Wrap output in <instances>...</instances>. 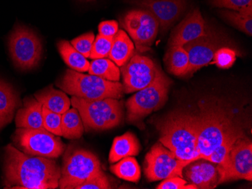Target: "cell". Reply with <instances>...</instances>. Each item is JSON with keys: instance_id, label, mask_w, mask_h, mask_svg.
<instances>
[{"instance_id": "cell-31", "label": "cell", "mask_w": 252, "mask_h": 189, "mask_svg": "<svg viewBox=\"0 0 252 189\" xmlns=\"http://www.w3.org/2000/svg\"><path fill=\"white\" fill-rule=\"evenodd\" d=\"M44 128L56 136H62V114L56 113L42 106Z\"/></svg>"}, {"instance_id": "cell-11", "label": "cell", "mask_w": 252, "mask_h": 189, "mask_svg": "<svg viewBox=\"0 0 252 189\" xmlns=\"http://www.w3.org/2000/svg\"><path fill=\"white\" fill-rule=\"evenodd\" d=\"M122 26L128 32L137 50H150L158 34V25L156 17L147 9H134L127 12L121 20Z\"/></svg>"}, {"instance_id": "cell-21", "label": "cell", "mask_w": 252, "mask_h": 189, "mask_svg": "<svg viewBox=\"0 0 252 189\" xmlns=\"http://www.w3.org/2000/svg\"><path fill=\"white\" fill-rule=\"evenodd\" d=\"M134 46L128 34L123 29L113 36L109 58L119 67L124 66L134 55Z\"/></svg>"}, {"instance_id": "cell-15", "label": "cell", "mask_w": 252, "mask_h": 189, "mask_svg": "<svg viewBox=\"0 0 252 189\" xmlns=\"http://www.w3.org/2000/svg\"><path fill=\"white\" fill-rule=\"evenodd\" d=\"M148 10L158 21L162 31H166L188 8L189 0H127Z\"/></svg>"}, {"instance_id": "cell-29", "label": "cell", "mask_w": 252, "mask_h": 189, "mask_svg": "<svg viewBox=\"0 0 252 189\" xmlns=\"http://www.w3.org/2000/svg\"><path fill=\"white\" fill-rule=\"evenodd\" d=\"M225 20L236 27L239 30L243 31L249 36L252 35V18H246L238 12L224 10L220 12Z\"/></svg>"}, {"instance_id": "cell-10", "label": "cell", "mask_w": 252, "mask_h": 189, "mask_svg": "<svg viewBox=\"0 0 252 189\" xmlns=\"http://www.w3.org/2000/svg\"><path fill=\"white\" fill-rule=\"evenodd\" d=\"M218 166L220 175V184L239 180L252 181V141L246 136L238 139L227 157Z\"/></svg>"}, {"instance_id": "cell-40", "label": "cell", "mask_w": 252, "mask_h": 189, "mask_svg": "<svg viewBox=\"0 0 252 189\" xmlns=\"http://www.w3.org/2000/svg\"><path fill=\"white\" fill-rule=\"evenodd\" d=\"M86 2H92V1H94V0H84Z\"/></svg>"}, {"instance_id": "cell-8", "label": "cell", "mask_w": 252, "mask_h": 189, "mask_svg": "<svg viewBox=\"0 0 252 189\" xmlns=\"http://www.w3.org/2000/svg\"><path fill=\"white\" fill-rule=\"evenodd\" d=\"M8 49L14 64L19 70H32L42 58L40 39L27 27H15L8 38Z\"/></svg>"}, {"instance_id": "cell-3", "label": "cell", "mask_w": 252, "mask_h": 189, "mask_svg": "<svg viewBox=\"0 0 252 189\" xmlns=\"http://www.w3.org/2000/svg\"><path fill=\"white\" fill-rule=\"evenodd\" d=\"M197 117L199 159H206L228 136L240 129L233 116L220 107H205Z\"/></svg>"}, {"instance_id": "cell-32", "label": "cell", "mask_w": 252, "mask_h": 189, "mask_svg": "<svg viewBox=\"0 0 252 189\" xmlns=\"http://www.w3.org/2000/svg\"><path fill=\"white\" fill-rule=\"evenodd\" d=\"M236 53L229 48H220L215 52L213 60L219 68L228 69L233 66L236 61Z\"/></svg>"}, {"instance_id": "cell-22", "label": "cell", "mask_w": 252, "mask_h": 189, "mask_svg": "<svg viewBox=\"0 0 252 189\" xmlns=\"http://www.w3.org/2000/svg\"><path fill=\"white\" fill-rule=\"evenodd\" d=\"M168 71L176 76H186L189 68V55L183 46L169 47L165 56Z\"/></svg>"}, {"instance_id": "cell-39", "label": "cell", "mask_w": 252, "mask_h": 189, "mask_svg": "<svg viewBox=\"0 0 252 189\" xmlns=\"http://www.w3.org/2000/svg\"><path fill=\"white\" fill-rule=\"evenodd\" d=\"M11 119H10L8 116L5 115L3 112L0 111V129H2L4 126L8 125L11 122Z\"/></svg>"}, {"instance_id": "cell-33", "label": "cell", "mask_w": 252, "mask_h": 189, "mask_svg": "<svg viewBox=\"0 0 252 189\" xmlns=\"http://www.w3.org/2000/svg\"><path fill=\"white\" fill-rule=\"evenodd\" d=\"M94 39H95V36H94V33L93 32H89L73 39L70 44L76 50H77L79 53H81L87 58L90 56L91 51H92Z\"/></svg>"}, {"instance_id": "cell-19", "label": "cell", "mask_w": 252, "mask_h": 189, "mask_svg": "<svg viewBox=\"0 0 252 189\" xmlns=\"http://www.w3.org/2000/svg\"><path fill=\"white\" fill-rule=\"evenodd\" d=\"M141 151V144L132 133L127 132L120 136H117L113 140L109 162L114 163L128 156H136Z\"/></svg>"}, {"instance_id": "cell-20", "label": "cell", "mask_w": 252, "mask_h": 189, "mask_svg": "<svg viewBox=\"0 0 252 189\" xmlns=\"http://www.w3.org/2000/svg\"><path fill=\"white\" fill-rule=\"evenodd\" d=\"M34 97L45 108L62 115L67 111L71 105V101L66 93L56 90L52 85L36 93Z\"/></svg>"}, {"instance_id": "cell-24", "label": "cell", "mask_w": 252, "mask_h": 189, "mask_svg": "<svg viewBox=\"0 0 252 189\" xmlns=\"http://www.w3.org/2000/svg\"><path fill=\"white\" fill-rule=\"evenodd\" d=\"M85 128L79 111L76 108H69L62 114V136L68 139H79L84 134Z\"/></svg>"}, {"instance_id": "cell-17", "label": "cell", "mask_w": 252, "mask_h": 189, "mask_svg": "<svg viewBox=\"0 0 252 189\" xmlns=\"http://www.w3.org/2000/svg\"><path fill=\"white\" fill-rule=\"evenodd\" d=\"M208 27L199 8L192 10L174 29L170 36L169 47L184 46L185 44L204 36Z\"/></svg>"}, {"instance_id": "cell-35", "label": "cell", "mask_w": 252, "mask_h": 189, "mask_svg": "<svg viewBox=\"0 0 252 189\" xmlns=\"http://www.w3.org/2000/svg\"><path fill=\"white\" fill-rule=\"evenodd\" d=\"M157 189H197L195 185H188V181L180 176L168 178L157 187Z\"/></svg>"}, {"instance_id": "cell-12", "label": "cell", "mask_w": 252, "mask_h": 189, "mask_svg": "<svg viewBox=\"0 0 252 189\" xmlns=\"http://www.w3.org/2000/svg\"><path fill=\"white\" fill-rule=\"evenodd\" d=\"M186 162L177 159L175 154L158 142L151 148L145 157L144 173L148 181L164 180L174 176L183 178Z\"/></svg>"}, {"instance_id": "cell-16", "label": "cell", "mask_w": 252, "mask_h": 189, "mask_svg": "<svg viewBox=\"0 0 252 189\" xmlns=\"http://www.w3.org/2000/svg\"><path fill=\"white\" fill-rule=\"evenodd\" d=\"M187 181L199 189H213L220 185V172L217 163L205 159L191 162L183 170Z\"/></svg>"}, {"instance_id": "cell-7", "label": "cell", "mask_w": 252, "mask_h": 189, "mask_svg": "<svg viewBox=\"0 0 252 189\" xmlns=\"http://www.w3.org/2000/svg\"><path fill=\"white\" fill-rule=\"evenodd\" d=\"M101 170L97 155L91 151L70 147L65 152L59 188L76 189Z\"/></svg>"}, {"instance_id": "cell-1", "label": "cell", "mask_w": 252, "mask_h": 189, "mask_svg": "<svg viewBox=\"0 0 252 189\" xmlns=\"http://www.w3.org/2000/svg\"><path fill=\"white\" fill-rule=\"evenodd\" d=\"M60 178L61 166L54 159L27 155L11 144L5 148V189H55Z\"/></svg>"}, {"instance_id": "cell-9", "label": "cell", "mask_w": 252, "mask_h": 189, "mask_svg": "<svg viewBox=\"0 0 252 189\" xmlns=\"http://www.w3.org/2000/svg\"><path fill=\"white\" fill-rule=\"evenodd\" d=\"M13 139L21 152L32 156L58 159L65 150V145L59 136L45 129L18 128Z\"/></svg>"}, {"instance_id": "cell-23", "label": "cell", "mask_w": 252, "mask_h": 189, "mask_svg": "<svg viewBox=\"0 0 252 189\" xmlns=\"http://www.w3.org/2000/svg\"><path fill=\"white\" fill-rule=\"evenodd\" d=\"M57 46L63 61L72 70L79 73L89 71L90 66L89 60L76 50L70 42L66 40H61Z\"/></svg>"}, {"instance_id": "cell-30", "label": "cell", "mask_w": 252, "mask_h": 189, "mask_svg": "<svg viewBox=\"0 0 252 189\" xmlns=\"http://www.w3.org/2000/svg\"><path fill=\"white\" fill-rule=\"evenodd\" d=\"M113 39V37H106L100 34L97 35L93 42L89 57L93 60H95L108 57Z\"/></svg>"}, {"instance_id": "cell-36", "label": "cell", "mask_w": 252, "mask_h": 189, "mask_svg": "<svg viewBox=\"0 0 252 189\" xmlns=\"http://www.w3.org/2000/svg\"><path fill=\"white\" fill-rule=\"evenodd\" d=\"M214 7L225 8L238 12L243 7L252 5V0H209Z\"/></svg>"}, {"instance_id": "cell-2", "label": "cell", "mask_w": 252, "mask_h": 189, "mask_svg": "<svg viewBox=\"0 0 252 189\" xmlns=\"http://www.w3.org/2000/svg\"><path fill=\"white\" fill-rule=\"evenodd\" d=\"M159 142L173 152L177 159L189 164L199 159L197 117L185 112H174L160 121Z\"/></svg>"}, {"instance_id": "cell-27", "label": "cell", "mask_w": 252, "mask_h": 189, "mask_svg": "<svg viewBox=\"0 0 252 189\" xmlns=\"http://www.w3.org/2000/svg\"><path fill=\"white\" fill-rule=\"evenodd\" d=\"M20 106L18 93L11 84L0 79V111L12 119L15 109Z\"/></svg>"}, {"instance_id": "cell-5", "label": "cell", "mask_w": 252, "mask_h": 189, "mask_svg": "<svg viewBox=\"0 0 252 189\" xmlns=\"http://www.w3.org/2000/svg\"><path fill=\"white\" fill-rule=\"evenodd\" d=\"M70 101L79 111L86 131L112 129L123 121V104L117 99L88 100L72 96Z\"/></svg>"}, {"instance_id": "cell-34", "label": "cell", "mask_w": 252, "mask_h": 189, "mask_svg": "<svg viewBox=\"0 0 252 189\" xmlns=\"http://www.w3.org/2000/svg\"><path fill=\"white\" fill-rule=\"evenodd\" d=\"M112 189L111 184L107 175L100 170L94 176L86 180L76 189Z\"/></svg>"}, {"instance_id": "cell-38", "label": "cell", "mask_w": 252, "mask_h": 189, "mask_svg": "<svg viewBox=\"0 0 252 189\" xmlns=\"http://www.w3.org/2000/svg\"><path fill=\"white\" fill-rule=\"evenodd\" d=\"M238 12L246 18H252V5L243 7Z\"/></svg>"}, {"instance_id": "cell-18", "label": "cell", "mask_w": 252, "mask_h": 189, "mask_svg": "<svg viewBox=\"0 0 252 189\" xmlns=\"http://www.w3.org/2000/svg\"><path fill=\"white\" fill-rule=\"evenodd\" d=\"M15 124L17 128L45 129L42 104L34 97L25 98L22 108L17 112Z\"/></svg>"}, {"instance_id": "cell-28", "label": "cell", "mask_w": 252, "mask_h": 189, "mask_svg": "<svg viewBox=\"0 0 252 189\" xmlns=\"http://www.w3.org/2000/svg\"><path fill=\"white\" fill-rule=\"evenodd\" d=\"M243 136H245L244 133L241 129L233 133L230 136H228L220 146L215 149L205 160L209 161L217 164H220L227 157L228 154L233 147V144L238 139Z\"/></svg>"}, {"instance_id": "cell-26", "label": "cell", "mask_w": 252, "mask_h": 189, "mask_svg": "<svg viewBox=\"0 0 252 189\" xmlns=\"http://www.w3.org/2000/svg\"><path fill=\"white\" fill-rule=\"evenodd\" d=\"M89 73L98 76L107 81H119L120 80V69L110 59L100 58L93 60L89 66Z\"/></svg>"}, {"instance_id": "cell-4", "label": "cell", "mask_w": 252, "mask_h": 189, "mask_svg": "<svg viewBox=\"0 0 252 189\" xmlns=\"http://www.w3.org/2000/svg\"><path fill=\"white\" fill-rule=\"evenodd\" d=\"M57 86L66 94L88 100L114 98L123 97V85L119 81H110L94 76L67 70Z\"/></svg>"}, {"instance_id": "cell-14", "label": "cell", "mask_w": 252, "mask_h": 189, "mask_svg": "<svg viewBox=\"0 0 252 189\" xmlns=\"http://www.w3.org/2000/svg\"><path fill=\"white\" fill-rule=\"evenodd\" d=\"M223 37L208 29L206 34L183 46L189 55V65L186 76H191L213 60L215 52L225 44Z\"/></svg>"}, {"instance_id": "cell-13", "label": "cell", "mask_w": 252, "mask_h": 189, "mask_svg": "<svg viewBox=\"0 0 252 189\" xmlns=\"http://www.w3.org/2000/svg\"><path fill=\"white\" fill-rule=\"evenodd\" d=\"M120 72L123 78V91L130 94L151 84L161 70L150 57L134 54L122 66Z\"/></svg>"}, {"instance_id": "cell-37", "label": "cell", "mask_w": 252, "mask_h": 189, "mask_svg": "<svg viewBox=\"0 0 252 189\" xmlns=\"http://www.w3.org/2000/svg\"><path fill=\"white\" fill-rule=\"evenodd\" d=\"M99 34L106 37H113L119 31V24L116 21H103L98 26Z\"/></svg>"}, {"instance_id": "cell-6", "label": "cell", "mask_w": 252, "mask_h": 189, "mask_svg": "<svg viewBox=\"0 0 252 189\" xmlns=\"http://www.w3.org/2000/svg\"><path fill=\"white\" fill-rule=\"evenodd\" d=\"M171 80L160 72L151 84L137 91L126 102L128 123H135L157 111L165 105L168 100Z\"/></svg>"}, {"instance_id": "cell-25", "label": "cell", "mask_w": 252, "mask_h": 189, "mask_svg": "<svg viewBox=\"0 0 252 189\" xmlns=\"http://www.w3.org/2000/svg\"><path fill=\"white\" fill-rule=\"evenodd\" d=\"M110 170L126 181L137 183L141 179V167L133 156L123 158L118 163L112 165Z\"/></svg>"}]
</instances>
